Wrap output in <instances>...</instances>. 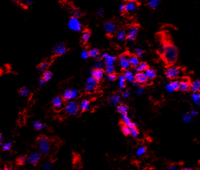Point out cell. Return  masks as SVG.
I'll return each instance as SVG.
<instances>
[{"label":"cell","instance_id":"obj_1","mask_svg":"<svg viewBox=\"0 0 200 170\" xmlns=\"http://www.w3.org/2000/svg\"><path fill=\"white\" fill-rule=\"evenodd\" d=\"M178 55L177 48L172 44L166 45L165 50L162 54L164 61L167 65L173 64L177 59Z\"/></svg>","mask_w":200,"mask_h":170},{"label":"cell","instance_id":"obj_2","mask_svg":"<svg viewBox=\"0 0 200 170\" xmlns=\"http://www.w3.org/2000/svg\"><path fill=\"white\" fill-rule=\"evenodd\" d=\"M38 148L39 152L43 155H46L50 150V142L49 139L45 136L39 137L37 139Z\"/></svg>","mask_w":200,"mask_h":170},{"label":"cell","instance_id":"obj_3","mask_svg":"<svg viewBox=\"0 0 200 170\" xmlns=\"http://www.w3.org/2000/svg\"><path fill=\"white\" fill-rule=\"evenodd\" d=\"M69 29L73 32H79L82 29V25L79 20L75 17H71L68 22Z\"/></svg>","mask_w":200,"mask_h":170},{"label":"cell","instance_id":"obj_4","mask_svg":"<svg viewBox=\"0 0 200 170\" xmlns=\"http://www.w3.org/2000/svg\"><path fill=\"white\" fill-rule=\"evenodd\" d=\"M65 111L69 114L76 115L79 110V106L78 104L74 101H69L65 107Z\"/></svg>","mask_w":200,"mask_h":170},{"label":"cell","instance_id":"obj_5","mask_svg":"<svg viewBox=\"0 0 200 170\" xmlns=\"http://www.w3.org/2000/svg\"><path fill=\"white\" fill-rule=\"evenodd\" d=\"M180 74V69L179 68L175 66H172L168 68L166 72V76L170 79H173L177 78Z\"/></svg>","mask_w":200,"mask_h":170},{"label":"cell","instance_id":"obj_6","mask_svg":"<svg viewBox=\"0 0 200 170\" xmlns=\"http://www.w3.org/2000/svg\"><path fill=\"white\" fill-rule=\"evenodd\" d=\"M67 51L66 45L63 43H59L56 44L53 48V53L55 55L61 56L65 54Z\"/></svg>","mask_w":200,"mask_h":170},{"label":"cell","instance_id":"obj_7","mask_svg":"<svg viewBox=\"0 0 200 170\" xmlns=\"http://www.w3.org/2000/svg\"><path fill=\"white\" fill-rule=\"evenodd\" d=\"M118 61H119V65L122 69H125V70H127V69L129 68L130 66V64L129 62V57L127 55H125V54L121 55L119 57Z\"/></svg>","mask_w":200,"mask_h":170},{"label":"cell","instance_id":"obj_8","mask_svg":"<svg viewBox=\"0 0 200 170\" xmlns=\"http://www.w3.org/2000/svg\"><path fill=\"white\" fill-rule=\"evenodd\" d=\"M104 29L106 32L110 35H112L115 33L116 30V27L113 22L110 21H107L105 22L103 25Z\"/></svg>","mask_w":200,"mask_h":170},{"label":"cell","instance_id":"obj_9","mask_svg":"<svg viewBox=\"0 0 200 170\" xmlns=\"http://www.w3.org/2000/svg\"><path fill=\"white\" fill-rule=\"evenodd\" d=\"M138 31L139 30L137 27L134 26H131L128 29V32L126 36L127 39L130 41H134L136 36L137 35L138 33Z\"/></svg>","mask_w":200,"mask_h":170},{"label":"cell","instance_id":"obj_10","mask_svg":"<svg viewBox=\"0 0 200 170\" xmlns=\"http://www.w3.org/2000/svg\"><path fill=\"white\" fill-rule=\"evenodd\" d=\"M41 154L39 152H35L31 153L27 157V161L28 163L33 165H35L41 158Z\"/></svg>","mask_w":200,"mask_h":170},{"label":"cell","instance_id":"obj_11","mask_svg":"<svg viewBox=\"0 0 200 170\" xmlns=\"http://www.w3.org/2000/svg\"><path fill=\"white\" fill-rule=\"evenodd\" d=\"M125 11L126 12H133L137 8V3L133 0H129L124 4Z\"/></svg>","mask_w":200,"mask_h":170},{"label":"cell","instance_id":"obj_12","mask_svg":"<svg viewBox=\"0 0 200 170\" xmlns=\"http://www.w3.org/2000/svg\"><path fill=\"white\" fill-rule=\"evenodd\" d=\"M104 73L105 72L103 71L102 69H92L91 71V76L97 80V81H100L101 80L103 77Z\"/></svg>","mask_w":200,"mask_h":170},{"label":"cell","instance_id":"obj_13","mask_svg":"<svg viewBox=\"0 0 200 170\" xmlns=\"http://www.w3.org/2000/svg\"><path fill=\"white\" fill-rule=\"evenodd\" d=\"M148 79L145 73L142 72H138L134 75V81L139 84H143L147 82Z\"/></svg>","mask_w":200,"mask_h":170},{"label":"cell","instance_id":"obj_14","mask_svg":"<svg viewBox=\"0 0 200 170\" xmlns=\"http://www.w3.org/2000/svg\"><path fill=\"white\" fill-rule=\"evenodd\" d=\"M179 82L178 81H173L167 85L166 86V89L168 92L172 93L174 91L179 90Z\"/></svg>","mask_w":200,"mask_h":170},{"label":"cell","instance_id":"obj_15","mask_svg":"<svg viewBox=\"0 0 200 170\" xmlns=\"http://www.w3.org/2000/svg\"><path fill=\"white\" fill-rule=\"evenodd\" d=\"M102 58L105 60L106 65H114L116 58L114 56H110L107 53H104L102 56Z\"/></svg>","mask_w":200,"mask_h":170},{"label":"cell","instance_id":"obj_16","mask_svg":"<svg viewBox=\"0 0 200 170\" xmlns=\"http://www.w3.org/2000/svg\"><path fill=\"white\" fill-rule=\"evenodd\" d=\"M190 84L187 81H182L179 82V90L182 92H187L189 90Z\"/></svg>","mask_w":200,"mask_h":170},{"label":"cell","instance_id":"obj_17","mask_svg":"<svg viewBox=\"0 0 200 170\" xmlns=\"http://www.w3.org/2000/svg\"><path fill=\"white\" fill-rule=\"evenodd\" d=\"M52 104L55 108H60L62 105V98L59 96L54 97L52 100Z\"/></svg>","mask_w":200,"mask_h":170},{"label":"cell","instance_id":"obj_18","mask_svg":"<svg viewBox=\"0 0 200 170\" xmlns=\"http://www.w3.org/2000/svg\"><path fill=\"white\" fill-rule=\"evenodd\" d=\"M200 89V81L199 80L194 81L190 84L189 89L193 93H196L199 91Z\"/></svg>","mask_w":200,"mask_h":170},{"label":"cell","instance_id":"obj_19","mask_svg":"<svg viewBox=\"0 0 200 170\" xmlns=\"http://www.w3.org/2000/svg\"><path fill=\"white\" fill-rule=\"evenodd\" d=\"M123 76H124L125 80L127 81L132 83L134 81V75L133 74V73L131 71L127 70V69L124 72Z\"/></svg>","mask_w":200,"mask_h":170},{"label":"cell","instance_id":"obj_20","mask_svg":"<svg viewBox=\"0 0 200 170\" xmlns=\"http://www.w3.org/2000/svg\"><path fill=\"white\" fill-rule=\"evenodd\" d=\"M145 74L148 79H153L156 77V72L153 69L147 68L145 71Z\"/></svg>","mask_w":200,"mask_h":170},{"label":"cell","instance_id":"obj_21","mask_svg":"<svg viewBox=\"0 0 200 170\" xmlns=\"http://www.w3.org/2000/svg\"><path fill=\"white\" fill-rule=\"evenodd\" d=\"M148 68V65L145 62H141L135 67V70L137 72H142L145 71Z\"/></svg>","mask_w":200,"mask_h":170},{"label":"cell","instance_id":"obj_22","mask_svg":"<svg viewBox=\"0 0 200 170\" xmlns=\"http://www.w3.org/2000/svg\"><path fill=\"white\" fill-rule=\"evenodd\" d=\"M148 5L151 9H155L159 6L160 4L159 0H149Z\"/></svg>","mask_w":200,"mask_h":170},{"label":"cell","instance_id":"obj_23","mask_svg":"<svg viewBox=\"0 0 200 170\" xmlns=\"http://www.w3.org/2000/svg\"><path fill=\"white\" fill-rule=\"evenodd\" d=\"M62 98L66 101H69L71 99V90L67 89L64 90L62 92Z\"/></svg>","mask_w":200,"mask_h":170},{"label":"cell","instance_id":"obj_24","mask_svg":"<svg viewBox=\"0 0 200 170\" xmlns=\"http://www.w3.org/2000/svg\"><path fill=\"white\" fill-rule=\"evenodd\" d=\"M79 107L82 111H86L89 109L90 102L87 100H84L81 103Z\"/></svg>","mask_w":200,"mask_h":170},{"label":"cell","instance_id":"obj_25","mask_svg":"<svg viewBox=\"0 0 200 170\" xmlns=\"http://www.w3.org/2000/svg\"><path fill=\"white\" fill-rule=\"evenodd\" d=\"M89 55L92 58L97 59L99 57V51L97 49H92L89 51Z\"/></svg>","mask_w":200,"mask_h":170},{"label":"cell","instance_id":"obj_26","mask_svg":"<svg viewBox=\"0 0 200 170\" xmlns=\"http://www.w3.org/2000/svg\"><path fill=\"white\" fill-rule=\"evenodd\" d=\"M122 121L124 124L128 126H129L131 125V124L132 123L131 120L127 117V113H124L122 114Z\"/></svg>","mask_w":200,"mask_h":170},{"label":"cell","instance_id":"obj_27","mask_svg":"<svg viewBox=\"0 0 200 170\" xmlns=\"http://www.w3.org/2000/svg\"><path fill=\"white\" fill-rule=\"evenodd\" d=\"M125 37H126V34H125V32L124 30L121 29L118 31V32L117 33V34H116V37L118 41H123Z\"/></svg>","mask_w":200,"mask_h":170},{"label":"cell","instance_id":"obj_28","mask_svg":"<svg viewBox=\"0 0 200 170\" xmlns=\"http://www.w3.org/2000/svg\"><path fill=\"white\" fill-rule=\"evenodd\" d=\"M52 77V73L50 71H45L43 73L42 79L45 82H47L51 79Z\"/></svg>","mask_w":200,"mask_h":170},{"label":"cell","instance_id":"obj_29","mask_svg":"<svg viewBox=\"0 0 200 170\" xmlns=\"http://www.w3.org/2000/svg\"><path fill=\"white\" fill-rule=\"evenodd\" d=\"M129 62L130 65L133 66V67H136L139 64V59L136 56H132L129 58Z\"/></svg>","mask_w":200,"mask_h":170},{"label":"cell","instance_id":"obj_30","mask_svg":"<svg viewBox=\"0 0 200 170\" xmlns=\"http://www.w3.org/2000/svg\"><path fill=\"white\" fill-rule=\"evenodd\" d=\"M33 126L36 130H41L45 127V125L39 121H35L33 122Z\"/></svg>","mask_w":200,"mask_h":170},{"label":"cell","instance_id":"obj_31","mask_svg":"<svg viewBox=\"0 0 200 170\" xmlns=\"http://www.w3.org/2000/svg\"><path fill=\"white\" fill-rule=\"evenodd\" d=\"M91 36V33L88 30H86L83 33L82 36V41L83 43H85L88 41H89V38Z\"/></svg>","mask_w":200,"mask_h":170},{"label":"cell","instance_id":"obj_32","mask_svg":"<svg viewBox=\"0 0 200 170\" xmlns=\"http://www.w3.org/2000/svg\"><path fill=\"white\" fill-rule=\"evenodd\" d=\"M115 71V67L114 65H106L105 68V72L106 74L109 75L114 73Z\"/></svg>","mask_w":200,"mask_h":170},{"label":"cell","instance_id":"obj_33","mask_svg":"<svg viewBox=\"0 0 200 170\" xmlns=\"http://www.w3.org/2000/svg\"><path fill=\"white\" fill-rule=\"evenodd\" d=\"M125 79L124 76L121 75L118 78V86L119 88L123 89L125 87Z\"/></svg>","mask_w":200,"mask_h":170},{"label":"cell","instance_id":"obj_34","mask_svg":"<svg viewBox=\"0 0 200 170\" xmlns=\"http://www.w3.org/2000/svg\"><path fill=\"white\" fill-rule=\"evenodd\" d=\"M12 144V143L11 142L1 143V146L2 147V150L3 151H9L11 148Z\"/></svg>","mask_w":200,"mask_h":170},{"label":"cell","instance_id":"obj_35","mask_svg":"<svg viewBox=\"0 0 200 170\" xmlns=\"http://www.w3.org/2000/svg\"><path fill=\"white\" fill-rule=\"evenodd\" d=\"M120 100V97L118 95H115L112 96L110 98V103L112 105H116L117 104Z\"/></svg>","mask_w":200,"mask_h":170},{"label":"cell","instance_id":"obj_36","mask_svg":"<svg viewBox=\"0 0 200 170\" xmlns=\"http://www.w3.org/2000/svg\"><path fill=\"white\" fill-rule=\"evenodd\" d=\"M128 110V107L123 104H121L119 106H118L117 108V110L118 113H127V111Z\"/></svg>","mask_w":200,"mask_h":170},{"label":"cell","instance_id":"obj_37","mask_svg":"<svg viewBox=\"0 0 200 170\" xmlns=\"http://www.w3.org/2000/svg\"><path fill=\"white\" fill-rule=\"evenodd\" d=\"M49 65V63L47 61H44L41 64H40L38 67V69L40 71L42 72H45L46 69L47 68L48 66Z\"/></svg>","mask_w":200,"mask_h":170},{"label":"cell","instance_id":"obj_38","mask_svg":"<svg viewBox=\"0 0 200 170\" xmlns=\"http://www.w3.org/2000/svg\"><path fill=\"white\" fill-rule=\"evenodd\" d=\"M29 94V91L26 87L22 88L21 89H20L19 91V95L20 96L22 97H26L28 96Z\"/></svg>","mask_w":200,"mask_h":170},{"label":"cell","instance_id":"obj_39","mask_svg":"<svg viewBox=\"0 0 200 170\" xmlns=\"http://www.w3.org/2000/svg\"><path fill=\"white\" fill-rule=\"evenodd\" d=\"M192 99H193V101L198 106H199L200 104V95L199 93H194V94L192 95Z\"/></svg>","mask_w":200,"mask_h":170},{"label":"cell","instance_id":"obj_40","mask_svg":"<svg viewBox=\"0 0 200 170\" xmlns=\"http://www.w3.org/2000/svg\"><path fill=\"white\" fill-rule=\"evenodd\" d=\"M86 83L92 84V85H93V86L97 87V84H98V81L96 80L92 76H91V77H89V78L87 79Z\"/></svg>","mask_w":200,"mask_h":170},{"label":"cell","instance_id":"obj_41","mask_svg":"<svg viewBox=\"0 0 200 170\" xmlns=\"http://www.w3.org/2000/svg\"><path fill=\"white\" fill-rule=\"evenodd\" d=\"M96 87L93 86V85L92 84H86V86H85V91L87 92H89V93H91V92H93L95 89Z\"/></svg>","mask_w":200,"mask_h":170},{"label":"cell","instance_id":"obj_42","mask_svg":"<svg viewBox=\"0 0 200 170\" xmlns=\"http://www.w3.org/2000/svg\"><path fill=\"white\" fill-rule=\"evenodd\" d=\"M121 129H122V132L124 135H127L130 134V129L128 126L124 124L122 126Z\"/></svg>","mask_w":200,"mask_h":170},{"label":"cell","instance_id":"obj_43","mask_svg":"<svg viewBox=\"0 0 200 170\" xmlns=\"http://www.w3.org/2000/svg\"><path fill=\"white\" fill-rule=\"evenodd\" d=\"M104 66V63L102 60H97L94 63V68L95 69H102Z\"/></svg>","mask_w":200,"mask_h":170},{"label":"cell","instance_id":"obj_44","mask_svg":"<svg viewBox=\"0 0 200 170\" xmlns=\"http://www.w3.org/2000/svg\"><path fill=\"white\" fill-rule=\"evenodd\" d=\"M182 120H183V122L186 123H189L191 121V114H184L183 116V117H182Z\"/></svg>","mask_w":200,"mask_h":170},{"label":"cell","instance_id":"obj_45","mask_svg":"<svg viewBox=\"0 0 200 170\" xmlns=\"http://www.w3.org/2000/svg\"><path fill=\"white\" fill-rule=\"evenodd\" d=\"M43 169L50 170L52 168V164L50 162H45L42 166Z\"/></svg>","mask_w":200,"mask_h":170},{"label":"cell","instance_id":"obj_46","mask_svg":"<svg viewBox=\"0 0 200 170\" xmlns=\"http://www.w3.org/2000/svg\"><path fill=\"white\" fill-rule=\"evenodd\" d=\"M27 160V157L26 156H22L18 159L17 163L19 165H23L26 163V162Z\"/></svg>","mask_w":200,"mask_h":170},{"label":"cell","instance_id":"obj_47","mask_svg":"<svg viewBox=\"0 0 200 170\" xmlns=\"http://www.w3.org/2000/svg\"><path fill=\"white\" fill-rule=\"evenodd\" d=\"M130 134L133 138H136L139 134V131L137 128H133L130 129Z\"/></svg>","mask_w":200,"mask_h":170},{"label":"cell","instance_id":"obj_48","mask_svg":"<svg viewBox=\"0 0 200 170\" xmlns=\"http://www.w3.org/2000/svg\"><path fill=\"white\" fill-rule=\"evenodd\" d=\"M146 151V148L145 147H141L139 148H138V150L137 151V155L139 156H140L145 153Z\"/></svg>","mask_w":200,"mask_h":170},{"label":"cell","instance_id":"obj_49","mask_svg":"<svg viewBox=\"0 0 200 170\" xmlns=\"http://www.w3.org/2000/svg\"><path fill=\"white\" fill-rule=\"evenodd\" d=\"M116 79H117V76L114 73L109 74V75H108V76L107 77V80L108 81H110V82L114 81L116 80Z\"/></svg>","mask_w":200,"mask_h":170},{"label":"cell","instance_id":"obj_50","mask_svg":"<svg viewBox=\"0 0 200 170\" xmlns=\"http://www.w3.org/2000/svg\"><path fill=\"white\" fill-rule=\"evenodd\" d=\"M73 15H74L73 17H76L77 18L81 17L82 16V12L80 11L79 10H78V9L74 10L73 12Z\"/></svg>","mask_w":200,"mask_h":170},{"label":"cell","instance_id":"obj_51","mask_svg":"<svg viewBox=\"0 0 200 170\" xmlns=\"http://www.w3.org/2000/svg\"><path fill=\"white\" fill-rule=\"evenodd\" d=\"M81 56L83 59H87L89 57V51H87L86 50H83L81 53Z\"/></svg>","mask_w":200,"mask_h":170},{"label":"cell","instance_id":"obj_52","mask_svg":"<svg viewBox=\"0 0 200 170\" xmlns=\"http://www.w3.org/2000/svg\"><path fill=\"white\" fill-rule=\"evenodd\" d=\"M135 55L137 57H141L143 55V51L141 49H137L135 50Z\"/></svg>","mask_w":200,"mask_h":170},{"label":"cell","instance_id":"obj_53","mask_svg":"<svg viewBox=\"0 0 200 170\" xmlns=\"http://www.w3.org/2000/svg\"><path fill=\"white\" fill-rule=\"evenodd\" d=\"M71 99H74L77 97L78 95V91L76 89H71Z\"/></svg>","mask_w":200,"mask_h":170},{"label":"cell","instance_id":"obj_54","mask_svg":"<svg viewBox=\"0 0 200 170\" xmlns=\"http://www.w3.org/2000/svg\"><path fill=\"white\" fill-rule=\"evenodd\" d=\"M165 46H166V45L164 44V43H162L161 44V45H160V46H159V48H158V52L159 53H161V55L163 53V52H164V50H165Z\"/></svg>","mask_w":200,"mask_h":170},{"label":"cell","instance_id":"obj_55","mask_svg":"<svg viewBox=\"0 0 200 170\" xmlns=\"http://www.w3.org/2000/svg\"><path fill=\"white\" fill-rule=\"evenodd\" d=\"M97 15H98L99 17H103V15H104V11H103V10L102 9H99V10H97Z\"/></svg>","mask_w":200,"mask_h":170},{"label":"cell","instance_id":"obj_56","mask_svg":"<svg viewBox=\"0 0 200 170\" xmlns=\"http://www.w3.org/2000/svg\"><path fill=\"white\" fill-rule=\"evenodd\" d=\"M119 11L120 13H123L125 11L124 4H121L119 6Z\"/></svg>","mask_w":200,"mask_h":170},{"label":"cell","instance_id":"obj_57","mask_svg":"<svg viewBox=\"0 0 200 170\" xmlns=\"http://www.w3.org/2000/svg\"><path fill=\"white\" fill-rule=\"evenodd\" d=\"M143 91H144L143 88L141 87H139L137 90V94L138 95H141L143 94Z\"/></svg>","mask_w":200,"mask_h":170},{"label":"cell","instance_id":"obj_58","mask_svg":"<svg viewBox=\"0 0 200 170\" xmlns=\"http://www.w3.org/2000/svg\"><path fill=\"white\" fill-rule=\"evenodd\" d=\"M130 95V92L129 91H126V92H125L124 93H123V94L122 95V97L123 98H128Z\"/></svg>","mask_w":200,"mask_h":170},{"label":"cell","instance_id":"obj_59","mask_svg":"<svg viewBox=\"0 0 200 170\" xmlns=\"http://www.w3.org/2000/svg\"><path fill=\"white\" fill-rule=\"evenodd\" d=\"M44 83H45V82L42 79L38 80V86L39 87H42L43 85L44 84Z\"/></svg>","mask_w":200,"mask_h":170},{"label":"cell","instance_id":"obj_60","mask_svg":"<svg viewBox=\"0 0 200 170\" xmlns=\"http://www.w3.org/2000/svg\"><path fill=\"white\" fill-rule=\"evenodd\" d=\"M178 168L177 167V166L175 165H174V166H171L169 168V169H171V170H175V169H177Z\"/></svg>","mask_w":200,"mask_h":170},{"label":"cell","instance_id":"obj_61","mask_svg":"<svg viewBox=\"0 0 200 170\" xmlns=\"http://www.w3.org/2000/svg\"><path fill=\"white\" fill-rule=\"evenodd\" d=\"M26 3L27 5H31L32 4H33V2H32V1H31V0H27Z\"/></svg>","mask_w":200,"mask_h":170},{"label":"cell","instance_id":"obj_62","mask_svg":"<svg viewBox=\"0 0 200 170\" xmlns=\"http://www.w3.org/2000/svg\"><path fill=\"white\" fill-rule=\"evenodd\" d=\"M2 141H3V137H2L1 131H0V143H2Z\"/></svg>","mask_w":200,"mask_h":170},{"label":"cell","instance_id":"obj_63","mask_svg":"<svg viewBox=\"0 0 200 170\" xmlns=\"http://www.w3.org/2000/svg\"><path fill=\"white\" fill-rule=\"evenodd\" d=\"M197 114V113L194 110H193L191 111V115H193V116H195L196 114Z\"/></svg>","mask_w":200,"mask_h":170},{"label":"cell","instance_id":"obj_64","mask_svg":"<svg viewBox=\"0 0 200 170\" xmlns=\"http://www.w3.org/2000/svg\"><path fill=\"white\" fill-rule=\"evenodd\" d=\"M183 169H184V170H190V169H191V168H189V167H186V168H183Z\"/></svg>","mask_w":200,"mask_h":170}]
</instances>
